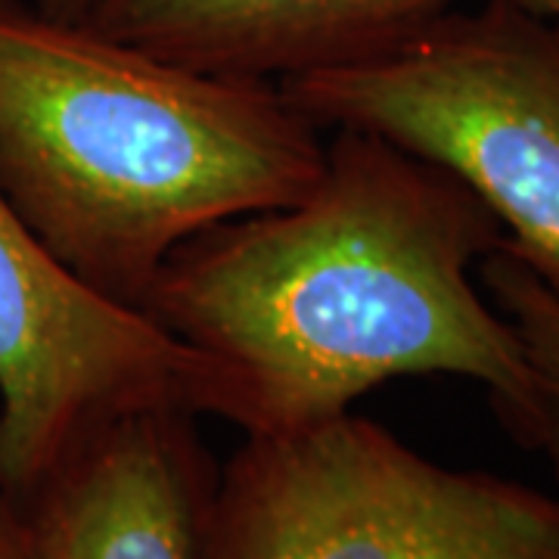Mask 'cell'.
Listing matches in <instances>:
<instances>
[{
    "label": "cell",
    "mask_w": 559,
    "mask_h": 559,
    "mask_svg": "<svg viewBox=\"0 0 559 559\" xmlns=\"http://www.w3.org/2000/svg\"><path fill=\"white\" fill-rule=\"evenodd\" d=\"M500 242L498 218L454 175L336 128L305 197L180 242L140 311L218 360L224 419L246 436L305 429L385 382L444 373L485 385L525 444L535 380L473 280Z\"/></svg>",
    "instance_id": "1"
},
{
    "label": "cell",
    "mask_w": 559,
    "mask_h": 559,
    "mask_svg": "<svg viewBox=\"0 0 559 559\" xmlns=\"http://www.w3.org/2000/svg\"><path fill=\"white\" fill-rule=\"evenodd\" d=\"M323 159L326 131L280 84L0 0V190L106 299L140 311L180 242L296 202Z\"/></svg>",
    "instance_id": "2"
},
{
    "label": "cell",
    "mask_w": 559,
    "mask_h": 559,
    "mask_svg": "<svg viewBox=\"0 0 559 559\" xmlns=\"http://www.w3.org/2000/svg\"><path fill=\"white\" fill-rule=\"evenodd\" d=\"M323 131L389 140L466 183L559 299V22L448 10L370 57L277 81Z\"/></svg>",
    "instance_id": "3"
},
{
    "label": "cell",
    "mask_w": 559,
    "mask_h": 559,
    "mask_svg": "<svg viewBox=\"0 0 559 559\" xmlns=\"http://www.w3.org/2000/svg\"><path fill=\"white\" fill-rule=\"evenodd\" d=\"M200 559H559V498L423 457L352 411L246 436Z\"/></svg>",
    "instance_id": "4"
},
{
    "label": "cell",
    "mask_w": 559,
    "mask_h": 559,
    "mask_svg": "<svg viewBox=\"0 0 559 559\" xmlns=\"http://www.w3.org/2000/svg\"><path fill=\"white\" fill-rule=\"evenodd\" d=\"M218 360L106 299L0 190V488L22 500L72 448L140 411L227 414Z\"/></svg>",
    "instance_id": "5"
},
{
    "label": "cell",
    "mask_w": 559,
    "mask_h": 559,
    "mask_svg": "<svg viewBox=\"0 0 559 559\" xmlns=\"http://www.w3.org/2000/svg\"><path fill=\"white\" fill-rule=\"evenodd\" d=\"M218 463L187 411L97 429L16 500L28 559H200Z\"/></svg>",
    "instance_id": "6"
},
{
    "label": "cell",
    "mask_w": 559,
    "mask_h": 559,
    "mask_svg": "<svg viewBox=\"0 0 559 559\" xmlns=\"http://www.w3.org/2000/svg\"><path fill=\"white\" fill-rule=\"evenodd\" d=\"M460 0H94L87 25L162 60L271 81L370 57Z\"/></svg>",
    "instance_id": "7"
},
{
    "label": "cell",
    "mask_w": 559,
    "mask_h": 559,
    "mask_svg": "<svg viewBox=\"0 0 559 559\" xmlns=\"http://www.w3.org/2000/svg\"><path fill=\"white\" fill-rule=\"evenodd\" d=\"M476 274L516 330L535 380V417L522 448L540 451L559 485V299L503 242L479 261Z\"/></svg>",
    "instance_id": "8"
},
{
    "label": "cell",
    "mask_w": 559,
    "mask_h": 559,
    "mask_svg": "<svg viewBox=\"0 0 559 559\" xmlns=\"http://www.w3.org/2000/svg\"><path fill=\"white\" fill-rule=\"evenodd\" d=\"M0 559L25 557V532H22V510L16 498L0 488Z\"/></svg>",
    "instance_id": "9"
},
{
    "label": "cell",
    "mask_w": 559,
    "mask_h": 559,
    "mask_svg": "<svg viewBox=\"0 0 559 559\" xmlns=\"http://www.w3.org/2000/svg\"><path fill=\"white\" fill-rule=\"evenodd\" d=\"M38 7L40 13L53 16V20H66V22H84L94 0H32Z\"/></svg>",
    "instance_id": "10"
},
{
    "label": "cell",
    "mask_w": 559,
    "mask_h": 559,
    "mask_svg": "<svg viewBox=\"0 0 559 559\" xmlns=\"http://www.w3.org/2000/svg\"><path fill=\"white\" fill-rule=\"evenodd\" d=\"M525 10L538 13V16H547V20L559 22V0H520Z\"/></svg>",
    "instance_id": "11"
}]
</instances>
